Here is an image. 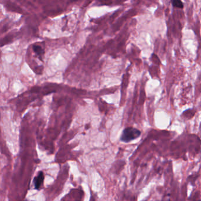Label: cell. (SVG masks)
<instances>
[{"mask_svg":"<svg viewBox=\"0 0 201 201\" xmlns=\"http://www.w3.org/2000/svg\"><path fill=\"white\" fill-rule=\"evenodd\" d=\"M33 50L34 51V52L36 53V54L39 56H41V55H43L44 53V51L43 49L41 48V47H40V45H34L33 46Z\"/></svg>","mask_w":201,"mask_h":201,"instance_id":"3","label":"cell"},{"mask_svg":"<svg viewBox=\"0 0 201 201\" xmlns=\"http://www.w3.org/2000/svg\"><path fill=\"white\" fill-rule=\"evenodd\" d=\"M44 179V175L43 172H40L33 180V183L36 189H40Z\"/></svg>","mask_w":201,"mask_h":201,"instance_id":"2","label":"cell"},{"mask_svg":"<svg viewBox=\"0 0 201 201\" xmlns=\"http://www.w3.org/2000/svg\"><path fill=\"white\" fill-rule=\"evenodd\" d=\"M141 132L139 130L133 128H127L123 132L120 140L125 143H128L132 140H135L140 137Z\"/></svg>","mask_w":201,"mask_h":201,"instance_id":"1","label":"cell"},{"mask_svg":"<svg viewBox=\"0 0 201 201\" xmlns=\"http://www.w3.org/2000/svg\"><path fill=\"white\" fill-rule=\"evenodd\" d=\"M171 2L174 7L178 8L181 9L183 8V4L181 0H171Z\"/></svg>","mask_w":201,"mask_h":201,"instance_id":"4","label":"cell"}]
</instances>
